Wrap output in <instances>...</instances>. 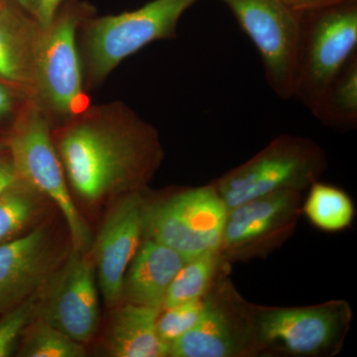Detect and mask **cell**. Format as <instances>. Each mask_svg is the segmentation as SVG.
<instances>
[{"mask_svg": "<svg viewBox=\"0 0 357 357\" xmlns=\"http://www.w3.org/2000/svg\"><path fill=\"white\" fill-rule=\"evenodd\" d=\"M14 2L16 6L22 8L25 13L30 14L34 17L35 9H36V1L37 0H10Z\"/></svg>", "mask_w": 357, "mask_h": 357, "instance_id": "cell-29", "label": "cell"}, {"mask_svg": "<svg viewBox=\"0 0 357 357\" xmlns=\"http://www.w3.org/2000/svg\"><path fill=\"white\" fill-rule=\"evenodd\" d=\"M305 204V215L324 231L337 232L351 225L354 204L347 192L333 185L312 183Z\"/></svg>", "mask_w": 357, "mask_h": 357, "instance_id": "cell-19", "label": "cell"}, {"mask_svg": "<svg viewBox=\"0 0 357 357\" xmlns=\"http://www.w3.org/2000/svg\"><path fill=\"white\" fill-rule=\"evenodd\" d=\"M185 261L172 248L145 239L126 270L121 302L162 309L169 286Z\"/></svg>", "mask_w": 357, "mask_h": 357, "instance_id": "cell-15", "label": "cell"}, {"mask_svg": "<svg viewBox=\"0 0 357 357\" xmlns=\"http://www.w3.org/2000/svg\"><path fill=\"white\" fill-rule=\"evenodd\" d=\"M26 98L0 83V121L15 117Z\"/></svg>", "mask_w": 357, "mask_h": 357, "instance_id": "cell-25", "label": "cell"}, {"mask_svg": "<svg viewBox=\"0 0 357 357\" xmlns=\"http://www.w3.org/2000/svg\"><path fill=\"white\" fill-rule=\"evenodd\" d=\"M351 307L335 301L319 306L257 309L248 321L252 345L296 356H331L342 347Z\"/></svg>", "mask_w": 357, "mask_h": 357, "instance_id": "cell-8", "label": "cell"}, {"mask_svg": "<svg viewBox=\"0 0 357 357\" xmlns=\"http://www.w3.org/2000/svg\"><path fill=\"white\" fill-rule=\"evenodd\" d=\"M220 251H208L185 261L169 286L162 309L202 299L217 272Z\"/></svg>", "mask_w": 357, "mask_h": 357, "instance_id": "cell-21", "label": "cell"}, {"mask_svg": "<svg viewBox=\"0 0 357 357\" xmlns=\"http://www.w3.org/2000/svg\"><path fill=\"white\" fill-rule=\"evenodd\" d=\"M52 135L68 185L88 204L140 192L163 160L156 129L122 102L91 105Z\"/></svg>", "mask_w": 357, "mask_h": 357, "instance_id": "cell-1", "label": "cell"}, {"mask_svg": "<svg viewBox=\"0 0 357 357\" xmlns=\"http://www.w3.org/2000/svg\"><path fill=\"white\" fill-rule=\"evenodd\" d=\"M251 40L267 84L279 98H293L301 17L284 0H222Z\"/></svg>", "mask_w": 357, "mask_h": 357, "instance_id": "cell-9", "label": "cell"}, {"mask_svg": "<svg viewBox=\"0 0 357 357\" xmlns=\"http://www.w3.org/2000/svg\"><path fill=\"white\" fill-rule=\"evenodd\" d=\"M18 181L20 178L14 170L13 161H11L8 151H7V154L0 153V194Z\"/></svg>", "mask_w": 357, "mask_h": 357, "instance_id": "cell-27", "label": "cell"}, {"mask_svg": "<svg viewBox=\"0 0 357 357\" xmlns=\"http://www.w3.org/2000/svg\"><path fill=\"white\" fill-rule=\"evenodd\" d=\"M44 295L37 305L38 319L73 340L88 344L100 324V304L93 260L73 248L57 273L45 282Z\"/></svg>", "mask_w": 357, "mask_h": 357, "instance_id": "cell-10", "label": "cell"}, {"mask_svg": "<svg viewBox=\"0 0 357 357\" xmlns=\"http://www.w3.org/2000/svg\"><path fill=\"white\" fill-rule=\"evenodd\" d=\"M20 356L23 357H84L86 356L84 344L73 340L62 331L50 324L37 319L27 326Z\"/></svg>", "mask_w": 357, "mask_h": 357, "instance_id": "cell-22", "label": "cell"}, {"mask_svg": "<svg viewBox=\"0 0 357 357\" xmlns=\"http://www.w3.org/2000/svg\"><path fill=\"white\" fill-rule=\"evenodd\" d=\"M337 128H352L357 122V56L354 54L333 82L314 114Z\"/></svg>", "mask_w": 357, "mask_h": 357, "instance_id": "cell-20", "label": "cell"}, {"mask_svg": "<svg viewBox=\"0 0 357 357\" xmlns=\"http://www.w3.org/2000/svg\"><path fill=\"white\" fill-rule=\"evenodd\" d=\"M53 263L50 234L43 227L0 244V311H9L40 290Z\"/></svg>", "mask_w": 357, "mask_h": 357, "instance_id": "cell-12", "label": "cell"}, {"mask_svg": "<svg viewBox=\"0 0 357 357\" xmlns=\"http://www.w3.org/2000/svg\"><path fill=\"white\" fill-rule=\"evenodd\" d=\"M145 204L140 192L119 197L93 243L91 258L109 307L121 304L124 276L143 237Z\"/></svg>", "mask_w": 357, "mask_h": 357, "instance_id": "cell-11", "label": "cell"}, {"mask_svg": "<svg viewBox=\"0 0 357 357\" xmlns=\"http://www.w3.org/2000/svg\"><path fill=\"white\" fill-rule=\"evenodd\" d=\"M68 0H37L34 18L41 27H47Z\"/></svg>", "mask_w": 357, "mask_h": 357, "instance_id": "cell-26", "label": "cell"}, {"mask_svg": "<svg viewBox=\"0 0 357 357\" xmlns=\"http://www.w3.org/2000/svg\"><path fill=\"white\" fill-rule=\"evenodd\" d=\"M48 201L31 185L18 181L0 194V244L22 236L34 227Z\"/></svg>", "mask_w": 357, "mask_h": 357, "instance_id": "cell-18", "label": "cell"}, {"mask_svg": "<svg viewBox=\"0 0 357 357\" xmlns=\"http://www.w3.org/2000/svg\"><path fill=\"white\" fill-rule=\"evenodd\" d=\"M300 192L280 191L241 204L227 213L220 250L238 251L266 241L296 217Z\"/></svg>", "mask_w": 357, "mask_h": 357, "instance_id": "cell-14", "label": "cell"}, {"mask_svg": "<svg viewBox=\"0 0 357 357\" xmlns=\"http://www.w3.org/2000/svg\"><path fill=\"white\" fill-rule=\"evenodd\" d=\"M36 299L33 295L6 312L0 321V357L11 356L18 338L36 314Z\"/></svg>", "mask_w": 357, "mask_h": 357, "instance_id": "cell-24", "label": "cell"}, {"mask_svg": "<svg viewBox=\"0 0 357 357\" xmlns=\"http://www.w3.org/2000/svg\"><path fill=\"white\" fill-rule=\"evenodd\" d=\"M42 31L38 21L10 0L0 13V83L35 100Z\"/></svg>", "mask_w": 357, "mask_h": 357, "instance_id": "cell-13", "label": "cell"}, {"mask_svg": "<svg viewBox=\"0 0 357 357\" xmlns=\"http://www.w3.org/2000/svg\"><path fill=\"white\" fill-rule=\"evenodd\" d=\"M356 46L357 0L302 13L293 98L316 114Z\"/></svg>", "mask_w": 357, "mask_h": 357, "instance_id": "cell-4", "label": "cell"}, {"mask_svg": "<svg viewBox=\"0 0 357 357\" xmlns=\"http://www.w3.org/2000/svg\"><path fill=\"white\" fill-rule=\"evenodd\" d=\"M162 309L124 303L115 311L107 337L114 357H166L170 345L160 337L157 319Z\"/></svg>", "mask_w": 357, "mask_h": 357, "instance_id": "cell-17", "label": "cell"}, {"mask_svg": "<svg viewBox=\"0 0 357 357\" xmlns=\"http://www.w3.org/2000/svg\"><path fill=\"white\" fill-rule=\"evenodd\" d=\"M250 344L248 326L239 328L217 301L204 299L196 325L171 344L169 356H237L246 352Z\"/></svg>", "mask_w": 357, "mask_h": 357, "instance_id": "cell-16", "label": "cell"}, {"mask_svg": "<svg viewBox=\"0 0 357 357\" xmlns=\"http://www.w3.org/2000/svg\"><path fill=\"white\" fill-rule=\"evenodd\" d=\"M9 0H0V13H1L2 9L6 6V4L8 3Z\"/></svg>", "mask_w": 357, "mask_h": 357, "instance_id": "cell-30", "label": "cell"}, {"mask_svg": "<svg viewBox=\"0 0 357 357\" xmlns=\"http://www.w3.org/2000/svg\"><path fill=\"white\" fill-rule=\"evenodd\" d=\"M326 166L321 147L307 138L284 135L213 183L227 211L280 191L310 187Z\"/></svg>", "mask_w": 357, "mask_h": 357, "instance_id": "cell-6", "label": "cell"}, {"mask_svg": "<svg viewBox=\"0 0 357 357\" xmlns=\"http://www.w3.org/2000/svg\"><path fill=\"white\" fill-rule=\"evenodd\" d=\"M52 128L38 102L26 98L14 117L7 151L18 178L57 206L69 229L73 248L86 252L91 243V231L73 199Z\"/></svg>", "mask_w": 357, "mask_h": 357, "instance_id": "cell-3", "label": "cell"}, {"mask_svg": "<svg viewBox=\"0 0 357 357\" xmlns=\"http://www.w3.org/2000/svg\"><path fill=\"white\" fill-rule=\"evenodd\" d=\"M227 213L215 185L185 190L145 204L143 237L190 260L220 250Z\"/></svg>", "mask_w": 357, "mask_h": 357, "instance_id": "cell-7", "label": "cell"}, {"mask_svg": "<svg viewBox=\"0 0 357 357\" xmlns=\"http://www.w3.org/2000/svg\"><path fill=\"white\" fill-rule=\"evenodd\" d=\"M198 0H152L115 15L88 16L77 30L84 89L95 91L126 59L177 36L178 21Z\"/></svg>", "mask_w": 357, "mask_h": 357, "instance_id": "cell-2", "label": "cell"}, {"mask_svg": "<svg viewBox=\"0 0 357 357\" xmlns=\"http://www.w3.org/2000/svg\"><path fill=\"white\" fill-rule=\"evenodd\" d=\"M204 307V299L190 301L177 306L162 309L157 319V331L167 344L182 337L196 325Z\"/></svg>", "mask_w": 357, "mask_h": 357, "instance_id": "cell-23", "label": "cell"}, {"mask_svg": "<svg viewBox=\"0 0 357 357\" xmlns=\"http://www.w3.org/2000/svg\"><path fill=\"white\" fill-rule=\"evenodd\" d=\"M86 2L68 0L43 28L37 68V98L52 126L74 119L91 105L84 89L77 30L95 13Z\"/></svg>", "mask_w": 357, "mask_h": 357, "instance_id": "cell-5", "label": "cell"}, {"mask_svg": "<svg viewBox=\"0 0 357 357\" xmlns=\"http://www.w3.org/2000/svg\"><path fill=\"white\" fill-rule=\"evenodd\" d=\"M291 8L299 13L323 8V7L335 6L347 0H284Z\"/></svg>", "mask_w": 357, "mask_h": 357, "instance_id": "cell-28", "label": "cell"}]
</instances>
